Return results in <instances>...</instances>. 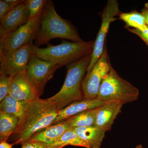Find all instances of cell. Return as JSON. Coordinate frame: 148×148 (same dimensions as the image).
Instances as JSON below:
<instances>
[{
  "label": "cell",
  "mask_w": 148,
  "mask_h": 148,
  "mask_svg": "<svg viewBox=\"0 0 148 148\" xmlns=\"http://www.w3.org/2000/svg\"><path fill=\"white\" fill-rule=\"evenodd\" d=\"M121 13L119 3L116 0H109L102 14V21L100 30L94 42L93 51L91 53V60L87 69L89 73L99 60L105 50V42L107 34L111 23L115 21L116 16Z\"/></svg>",
  "instance_id": "cell-7"
},
{
  "label": "cell",
  "mask_w": 148,
  "mask_h": 148,
  "mask_svg": "<svg viewBox=\"0 0 148 148\" xmlns=\"http://www.w3.org/2000/svg\"><path fill=\"white\" fill-rule=\"evenodd\" d=\"M139 95V89L122 78L111 66L101 83L97 98L106 103L125 104L137 101Z\"/></svg>",
  "instance_id": "cell-5"
},
{
  "label": "cell",
  "mask_w": 148,
  "mask_h": 148,
  "mask_svg": "<svg viewBox=\"0 0 148 148\" xmlns=\"http://www.w3.org/2000/svg\"><path fill=\"white\" fill-rule=\"evenodd\" d=\"M58 111L55 104L47 99L39 98L30 102L10 137L12 144L22 145L36 133L51 125Z\"/></svg>",
  "instance_id": "cell-1"
},
{
  "label": "cell",
  "mask_w": 148,
  "mask_h": 148,
  "mask_svg": "<svg viewBox=\"0 0 148 148\" xmlns=\"http://www.w3.org/2000/svg\"><path fill=\"white\" fill-rule=\"evenodd\" d=\"M41 15L42 14L36 18L29 19L27 23L15 31L1 37L0 51L15 50L24 45L32 44V41L39 25Z\"/></svg>",
  "instance_id": "cell-9"
},
{
  "label": "cell",
  "mask_w": 148,
  "mask_h": 148,
  "mask_svg": "<svg viewBox=\"0 0 148 148\" xmlns=\"http://www.w3.org/2000/svg\"><path fill=\"white\" fill-rule=\"evenodd\" d=\"M13 144H10L7 141H1L0 148H12Z\"/></svg>",
  "instance_id": "cell-28"
},
{
  "label": "cell",
  "mask_w": 148,
  "mask_h": 148,
  "mask_svg": "<svg viewBox=\"0 0 148 148\" xmlns=\"http://www.w3.org/2000/svg\"><path fill=\"white\" fill-rule=\"evenodd\" d=\"M141 13L145 18L146 24L148 26V3H146L143 9L141 10Z\"/></svg>",
  "instance_id": "cell-27"
},
{
  "label": "cell",
  "mask_w": 148,
  "mask_h": 148,
  "mask_svg": "<svg viewBox=\"0 0 148 148\" xmlns=\"http://www.w3.org/2000/svg\"><path fill=\"white\" fill-rule=\"evenodd\" d=\"M94 42L95 41L71 42L64 40L60 44L48 45L43 48L32 44L31 50L33 55L62 67L67 66L91 54Z\"/></svg>",
  "instance_id": "cell-4"
},
{
  "label": "cell",
  "mask_w": 148,
  "mask_h": 148,
  "mask_svg": "<svg viewBox=\"0 0 148 148\" xmlns=\"http://www.w3.org/2000/svg\"><path fill=\"white\" fill-rule=\"evenodd\" d=\"M47 0H27L24 3L29 12V19L40 16L47 3Z\"/></svg>",
  "instance_id": "cell-22"
},
{
  "label": "cell",
  "mask_w": 148,
  "mask_h": 148,
  "mask_svg": "<svg viewBox=\"0 0 148 148\" xmlns=\"http://www.w3.org/2000/svg\"><path fill=\"white\" fill-rule=\"evenodd\" d=\"M49 145L41 141L30 140L23 143L21 148H47Z\"/></svg>",
  "instance_id": "cell-24"
},
{
  "label": "cell",
  "mask_w": 148,
  "mask_h": 148,
  "mask_svg": "<svg viewBox=\"0 0 148 148\" xmlns=\"http://www.w3.org/2000/svg\"><path fill=\"white\" fill-rule=\"evenodd\" d=\"M18 4H9L6 3L4 1L1 0L0 1V19L3 18L15 6Z\"/></svg>",
  "instance_id": "cell-25"
},
{
  "label": "cell",
  "mask_w": 148,
  "mask_h": 148,
  "mask_svg": "<svg viewBox=\"0 0 148 148\" xmlns=\"http://www.w3.org/2000/svg\"><path fill=\"white\" fill-rule=\"evenodd\" d=\"M91 54L66 66L67 74L59 92L47 100L54 103L58 110L75 101L84 100L82 83L90 62Z\"/></svg>",
  "instance_id": "cell-3"
},
{
  "label": "cell",
  "mask_w": 148,
  "mask_h": 148,
  "mask_svg": "<svg viewBox=\"0 0 148 148\" xmlns=\"http://www.w3.org/2000/svg\"><path fill=\"white\" fill-rule=\"evenodd\" d=\"M54 38L83 41L73 26L56 12L52 1H47L34 38V45L39 47Z\"/></svg>",
  "instance_id": "cell-2"
},
{
  "label": "cell",
  "mask_w": 148,
  "mask_h": 148,
  "mask_svg": "<svg viewBox=\"0 0 148 148\" xmlns=\"http://www.w3.org/2000/svg\"><path fill=\"white\" fill-rule=\"evenodd\" d=\"M135 148H144L143 147V146L141 145H138V146H136Z\"/></svg>",
  "instance_id": "cell-29"
},
{
  "label": "cell",
  "mask_w": 148,
  "mask_h": 148,
  "mask_svg": "<svg viewBox=\"0 0 148 148\" xmlns=\"http://www.w3.org/2000/svg\"><path fill=\"white\" fill-rule=\"evenodd\" d=\"M30 102L18 101L8 95L1 101L0 111L13 115L19 119Z\"/></svg>",
  "instance_id": "cell-17"
},
{
  "label": "cell",
  "mask_w": 148,
  "mask_h": 148,
  "mask_svg": "<svg viewBox=\"0 0 148 148\" xmlns=\"http://www.w3.org/2000/svg\"><path fill=\"white\" fill-rule=\"evenodd\" d=\"M97 108L82 112L66 120L71 128L94 126L95 125Z\"/></svg>",
  "instance_id": "cell-18"
},
{
  "label": "cell",
  "mask_w": 148,
  "mask_h": 148,
  "mask_svg": "<svg viewBox=\"0 0 148 148\" xmlns=\"http://www.w3.org/2000/svg\"><path fill=\"white\" fill-rule=\"evenodd\" d=\"M27 45L16 50L0 51V74L14 77L27 70L32 55L31 46Z\"/></svg>",
  "instance_id": "cell-10"
},
{
  "label": "cell",
  "mask_w": 148,
  "mask_h": 148,
  "mask_svg": "<svg viewBox=\"0 0 148 148\" xmlns=\"http://www.w3.org/2000/svg\"><path fill=\"white\" fill-rule=\"evenodd\" d=\"M72 145L88 148L85 143L77 135L74 128H70L55 143L49 145L47 148H62Z\"/></svg>",
  "instance_id": "cell-20"
},
{
  "label": "cell",
  "mask_w": 148,
  "mask_h": 148,
  "mask_svg": "<svg viewBox=\"0 0 148 148\" xmlns=\"http://www.w3.org/2000/svg\"><path fill=\"white\" fill-rule=\"evenodd\" d=\"M74 129L77 135L86 144L88 148H101L106 131L95 125Z\"/></svg>",
  "instance_id": "cell-16"
},
{
  "label": "cell",
  "mask_w": 148,
  "mask_h": 148,
  "mask_svg": "<svg viewBox=\"0 0 148 148\" xmlns=\"http://www.w3.org/2000/svg\"><path fill=\"white\" fill-rule=\"evenodd\" d=\"M61 68L57 64L42 60L32 54L26 73L39 97L43 94L46 85L53 78L56 70Z\"/></svg>",
  "instance_id": "cell-6"
},
{
  "label": "cell",
  "mask_w": 148,
  "mask_h": 148,
  "mask_svg": "<svg viewBox=\"0 0 148 148\" xmlns=\"http://www.w3.org/2000/svg\"><path fill=\"white\" fill-rule=\"evenodd\" d=\"M13 77L5 74H1L0 76V101L9 94Z\"/></svg>",
  "instance_id": "cell-23"
},
{
  "label": "cell",
  "mask_w": 148,
  "mask_h": 148,
  "mask_svg": "<svg viewBox=\"0 0 148 148\" xmlns=\"http://www.w3.org/2000/svg\"><path fill=\"white\" fill-rule=\"evenodd\" d=\"M123 105V103L120 102H109L98 107L95 126L105 131H110L115 120L121 112Z\"/></svg>",
  "instance_id": "cell-13"
},
{
  "label": "cell",
  "mask_w": 148,
  "mask_h": 148,
  "mask_svg": "<svg viewBox=\"0 0 148 148\" xmlns=\"http://www.w3.org/2000/svg\"><path fill=\"white\" fill-rule=\"evenodd\" d=\"M9 95L18 101L26 102L40 98L28 79L26 71L13 77Z\"/></svg>",
  "instance_id": "cell-12"
},
{
  "label": "cell",
  "mask_w": 148,
  "mask_h": 148,
  "mask_svg": "<svg viewBox=\"0 0 148 148\" xmlns=\"http://www.w3.org/2000/svg\"><path fill=\"white\" fill-rule=\"evenodd\" d=\"M24 1L15 6L6 15L0 19L1 37L15 31L29 21V12Z\"/></svg>",
  "instance_id": "cell-11"
},
{
  "label": "cell",
  "mask_w": 148,
  "mask_h": 148,
  "mask_svg": "<svg viewBox=\"0 0 148 148\" xmlns=\"http://www.w3.org/2000/svg\"><path fill=\"white\" fill-rule=\"evenodd\" d=\"M119 16V19L125 23L127 28L130 27L134 29L143 30L148 27L143 14L137 11L127 13L121 12Z\"/></svg>",
  "instance_id": "cell-21"
},
{
  "label": "cell",
  "mask_w": 148,
  "mask_h": 148,
  "mask_svg": "<svg viewBox=\"0 0 148 148\" xmlns=\"http://www.w3.org/2000/svg\"><path fill=\"white\" fill-rule=\"evenodd\" d=\"M128 31L131 33L137 35L145 43L148 47V27L143 30L137 29H128Z\"/></svg>",
  "instance_id": "cell-26"
},
{
  "label": "cell",
  "mask_w": 148,
  "mask_h": 148,
  "mask_svg": "<svg viewBox=\"0 0 148 148\" xmlns=\"http://www.w3.org/2000/svg\"><path fill=\"white\" fill-rule=\"evenodd\" d=\"M106 103L97 98L91 100L84 99L73 102L64 108L58 110V114L51 125L65 120L84 111L97 108Z\"/></svg>",
  "instance_id": "cell-14"
},
{
  "label": "cell",
  "mask_w": 148,
  "mask_h": 148,
  "mask_svg": "<svg viewBox=\"0 0 148 148\" xmlns=\"http://www.w3.org/2000/svg\"><path fill=\"white\" fill-rule=\"evenodd\" d=\"M109 58L106 46L101 57L83 79L82 89L84 99L91 100L97 98L101 83L110 71L112 66Z\"/></svg>",
  "instance_id": "cell-8"
},
{
  "label": "cell",
  "mask_w": 148,
  "mask_h": 148,
  "mask_svg": "<svg viewBox=\"0 0 148 148\" xmlns=\"http://www.w3.org/2000/svg\"><path fill=\"white\" fill-rule=\"evenodd\" d=\"M70 128V125L65 120L49 125L36 133L30 140L41 141L50 145L56 142Z\"/></svg>",
  "instance_id": "cell-15"
},
{
  "label": "cell",
  "mask_w": 148,
  "mask_h": 148,
  "mask_svg": "<svg viewBox=\"0 0 148 148\" xmlns=\"http://www.w3.org/2000/svg\"><path fill=\"white\" fill-rule=\"evenodd\" d=\"M18 118L0 111V140L7 141L18 126Z\"/></svg>",
  "instance_id": "cell-19"
}]
</instances>
